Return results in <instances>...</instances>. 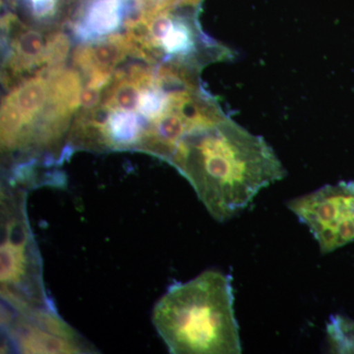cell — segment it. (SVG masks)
<instances>
[{"label": "cell", "instance_id": "5bb4252c", "mask_svg": "<svg viewBox=\"0 0 354 354\" xmlns=\"http://www.w3.org/2000/svg\"><path fill=\"white\" fill-rule=\"evenodd\" d=\"M148 20L153 44L158 48H162V39L171 31L174 17H171L169 12H162Z\"/></svg>", "mask_w": 354, "mask_h": 354}, {"label": "cell", "instance_id": "2e32d148", "mask_svg": "<svg viewBox=\"0 0 354 354\" xmlns=\"http://www.w3.org/2000/svg\"><path fill=\"white\" fill-rule=\"evenodd\" d=\"M100 100H101V93L97 88L86 86L81 91L80 104L86 111H93V109L97 108Z\"/></svg>", "mask_w": 354, "mask_h": 354}, {"label": "cell", "instance_id": "8992f818", "mask_svg": "<svg viewBox=\"0 0 354 354\" xmlns=\"http://www.w3.org/2000/svg\"><path fill=\"white\" fill-rule=\"evenodd\" d=\"M130 53L127 36L111 35L108 39L87 46H79L74 51V64L88 74L99 71L113 72L114 67Z\"/></svg>", "mask_w": 354, "mask_h": 354}, {"label": "cell", "instance_id": "7c38bea8", "mask_svg": "<svg viewBox=\"0 0 354 354\" xmlns=\"http://www.w3.org/2000/svg\"><path fill=\"white\" fill-rule=\"evenodd\" d=\"M169 100V92L158 86L143 88L140 92L137 109L147 120H150L152 122L167 109Z\"/></svg>", "mask_w": 354, "mask_h": 354}, {"label": "cell", "instance_id": "30bf717a", "mask_svg": "<svg viewBox=\"0 0 354 354\" xmlns=\"http://www.w3.org/2000/svg\"><path fill=\"white\" fill-rule=\"evenodd\" d=\"M162 48L171 57H192L197 50L196 32L192 23L185 18L174 17L171 31L162 39Z\"/></svg>", "mask_w": 354, "mask_h": 354}, {"label": "cell", "instance_id": "8fae6325", "mask_svg": "<svg viewBox=\"0 0 354 354\" xmlns=\"http://www.w3.org/2000/svg\"><path fill=\"white\" fill-rule=\"evenodd\" d=\"M327 337L330 353H354V320L334 315L327 323Z\"/></svg>", "mask_w": 354, "mask_h": 354}, {"label": "cell", "instance_id": "7a4b0ae2", "mask_svg": "<svg viewBox=\"0 0 354 354\" xmlns=\"http://www.w3.org/2000/svg\"><path fill=\"white\" fill-rule=\"evenodd\" d=\"M153 324L171 353H242L232 279L218 270L171 286L153 308Z\"/></svg>", "mask_w": 354, "mask_h": 354}, {"label": "cell", "instance_id": "4fadbf2b", "mask_svg": "<svg viewBox=\"0 0 354 354\" xmlns=\"http://www.w3.org/2000/svg\"><path fill=\"white\" fill-rule=\"evenodd\" d=\"M70 48L68 38L62 32L53 35L50 41L46 43L44 50V62L48 67H62L66 59Z\"/></svg>", "mask_w": 354, "mask_h": 354}, {"label": "cell", "instance_id": "ba28073f", "mask_svg": "<svg viewBox=\"0 0 354 354\" xmlns=\"http://www.w3.org/2000/svg\"><path fill=\"white\" fill-rule=\"evenodd\" d=\"M46 44L41 32L28 30L16 39L14 43L15 53L10 58V66L15 73H21L44 64V57Z\"/></svg>", "mask_w": 354, "mask_h": 354}, {"label": "cell", "instance_id": "5b68a950", "mask_svg": "<svg viewBox=\"0 0 354 354\" xmlns=\"http://www.w3.org/2000/svg\"><path fill=\"white\" fill-rule=\"evenodd\" d=\"M309 228L322 255L354 241V183L325 185L288 202Z\"/></svg>", "mask_w": 354, "mask_h": 354}, {"label": "cell", "instance_id": "6da1fadb", "mask_svg": "<svg viewBox=\"0 0 354 354\" xmlns=\"http://www.w3.org/2000/svg\"><path fill=\"white\" fill-rule=\"evenodd\" d=\"M169 162L180 171L209 215L223 223L245 209L286 171L262 137L225 116L185 135Z\"/></svg>", "mask_w": 354, "mask_h": 354}, {"label": "cell", "instance_id": "9a60e30c", "mask_svg": "<svg viewBox=\"0 0 354 354\" xmlns=\"http://www.w3.org/2000/svg\"><path fill=\"white\" fill-rule=\"evenodd\" d=\"M57 0H32V12L36 18H46L55 14Z\"/></svg>", "mask_w": 354, "mask_h": 354}, {"label": "cell", "instance_id": "3957f363", "mask_svg": "<svg viewBox=\"0 0 354 354\" xmlns=\"http://www.w3.org/2000/svg\"><path fill=\"white\" fill-rule=\"evenodd\" d=\"M29 189L8 178L1 186V305L11 308H55L46 291L43 260L28 216Z\"/></svg>", "mask_w": 354, "mask_h": 354}, {"label": "cell", "instance_id": "52a82bcc", "mask_svg": "<svg viewBox=\"0 0 354 354\" xmlns=\"http://www.w3.org/2000/svg\"><path fill=\"white\" fill-rule=\"evenodd\" d=\"M122 0H92L83 21L74 26L77 38L82 41H95L113 34L122 23Z\"/></svg>", "mask_w": 354, "mask_h": 354}, {"label": "cell", "instance_id": "277c9868", "mask_svg": "<svg viewBox=\"0 0 354 354\" xmlns=\"http://www.w3.org/2000/svg\"><path fill=\"white\" fill-rule=\"evenodd\" d=\"M1 353H97L55 308H11L1 305Z\"/></svg>", "mask_w": 354, "mask_h": 354}, {"label": "cell", "instance_id": "9c48e42d", "mask_svg": "<svg viewBox=\"0 0 354 354\" xmlns=\"http://www.w3.org/2000/svg\"><path fill=\"white\" fill-rule=\"evenodd\" d=\"M141 88L127 75L125 72L116 74L104 97L102 106L104 111H129L138 108Z\"/></svg>", "mask_w": 354, "mask_h": 354}]
</instances>
